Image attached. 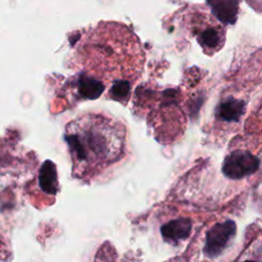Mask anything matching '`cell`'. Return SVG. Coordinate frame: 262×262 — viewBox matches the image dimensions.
<instances>
[{
    "instance_id": "cell-10",
    "label": "cell",
    "mask_w": 262,
    "mask_h": 262,
    "mask_svg": "<svg viewBox=\"0 0 262 262\" xmlns=\"http://www.w3.org/2000/svg\"><path fill=\"white\" fill-rule=\"evenodd\" d=\"M245 262H257V261H245Z\"/></svg>"
},
{
    "instance_id": "cell-7",
    "label": "cell",
    "mask_w": 262,
    "mask_h": 262,
    "mask_svg": "<svg viewBox=\"0 0 262 262\" xmlns=\"http://www.w3.org/2000/svg\"><path fill=\"white\" fill-rule=\"evenodd\" d=\"M39 184L42 190L48 194H55L57 191V173L51 161H45L40 169Z\"/></svg>"
},
{
    "instance_id": "cell-9",
    "label": "cell",
    "mask_w": 262,
    "mask_h": 262,
    "mask_svg": "<svg viewBox=\"0 0 262 262\" xmlns=\"http://www.w3.org/2000/svg\"><path fill=\"white\" fill-rule=\"evenodd\" d=\"M130 92V84L125 80H121L116 82L111 88L110 94L114 99L117 100H125Z\"/></svg>"
},
{
    "instance_id": "cell-1",
    "label": "cell",
    "mask_w": 262,
    "mask_h": 262,
    "mask_svg": "<svg viewBox=\"0 0 262 262\" xmlns=\"http://www.w3.org/2000/svg\"><path fill=\"white\" fill-rule=\"evenodd\" d=\"M259 168V159L247 150L231 151L222 165V172L230 179H241L249 176Z\"/></svg>"
},
{
    "instance_id": "cell-8",
    "label": "cell",
    "mask_w": 262,
    "mask_h": 262,
    "mask_svg": "<svg viewBox=\"0 0 262 262\" xmlns=\"http://www.w3.org/2000/svg\"><path fill=\"white\" fill-rule=\"evenodd\" d=\"M78 88L83 97L90 99L97 98L103 91V85L99 81L89 77H82L79 81Z\"/></svg>"
},
{
    "instance_id": "cell-4",
    "label": "cell",
    "mask_w": 262,
    "mask_h": 262,
    "mask_svg": "<svg viewBox=\"0 0 262 262\" xmlns=\"http://www.w3.org/2000/svg\"><path fill=\"white\" fill-rule=\"evenodd\" d=\"M191 221L188 218H178L169 221L161 227L162 236L171 243L185 239L191 231Z\"/></svg>"
},
{
    "instance_id": "cell-3",
    "label": "cell",
    "mask_w": 262,
    "mask_h": 262,
    "mask_svg": "<svg viewBox=\"0 0 262 262\" xmlns=\"http://www.w3.org/2000/svg\"><path fill=\"white\" fill-rule=\"evenodd\" d=\"M199 43L208 54L219 50L224 42V32L219 25L207 24L205 20L199 21L193 26Z\"/></svg>"
},
{
    "instance_id": "cell-2",
    "label": "cell",
    "mask_w": 262,
    "mask_h": 262,
    "mask_svg": "<svg viewBox=\"0 0 262 262\" xmlns=\"http://www.w3.org/2000/svg\"><path fill=\"white\" fill-rule=\"evenodd\" d=\"M236 233V225L232 220L214 224L206 234L204 254L208 258H216L226 248Z\"/></svg>"
},
{
    "instance_id": "cell-6",
    "label": "cell",
    "mask_w": 262,
    "mask_h": 262,
    "mask_svg": "<svg viewBox=\"0 0 262 262\" xmlns=\"http://www.w3.org/2000/svg\"><path fill=\"white\" fill-rule=\"evenodd\" d=\"M244 111H245L244 101L233 97H228L222 102H220V104L218 105L217 118L225 122L237 121L242 117Z\"/></svg>"
},
{
    "instance_id": "cell-5",
    "label": "cell",
    "mask_w": 262,
    "mask_h": 262,
    "mask_svg": "<svg viewBox=\"0 0 262 262\" xmlns=\"http://www.w3.org/2000/svg\"><path fill=\"white\" fill-rule=\"evenodd\" d=\"M212 12L216 17L225 23L233 24L236 19L238 3L237 0H207Z\"/></svg>"
}]
</instances>
